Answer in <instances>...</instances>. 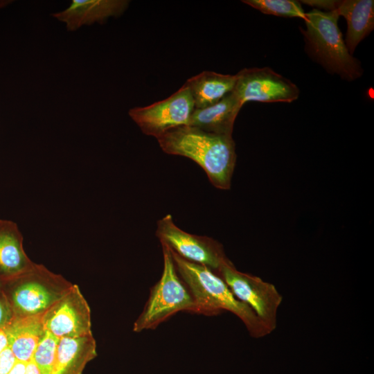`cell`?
<instances>
[{"mask_svg":"<svg viewBox=\"0 0 374 374\" xmlns=\"http://www.w3.org/2000/svg\"><path fill=\"white\" fill-rule=\"evenodd\" d=\"M157 139L165 153L185 157L197 163L215 188H231L237 157L232 136L186 125L172 129Z\"/></svg>","mask_w":374,"mask_h":374,"instance_id":"cell-1","label":"cell"},{"mask_svg":"<svg viewBox=\"0 0 374 374\" xmlns=\"http://www.w3.org/2000/svg\"><path fill=\"white\" fill-rule=\"evenodd\" d=\"M170 251L177 272L193 298L196 314L215 316L229 311L243 322L252 337L260 338L270 333L251 308L235 296L221 277L206 266L188 261Z\"/></svg>","mask_w":374,"mask_h":374,"instance_id":"cell-2","label":"cell"},{"mask_svg":"<svg viewBox=\"0 0 374 374\" xmlns=\"http://www.w3.org/2000/svg\"><path fill=\"white\" fill-rule=\"evenodd\" d=\"M339 17L337 10L325 12L312 9L306 12V28H301L305 49L310 58L328 73L353 81L362 75L363 69L346 47L338 26Z\"/></svg>","mask_w":374,"mask_h":374,"instance_id":"cell-3","label":"cell"},{"mask_svg":"<svg viewBox=\"0 0 374 374\" xmlns=\"http://www.w3.org/2000/svg\"><path fill=\"white\" fill-rule=\"evenodd\" d=\"M73 284L61 275L35 263L28 271L1 281V290L15 317L43 314L58 301Z\"/></svg>","mask_w":374,"mask_h":374,"instance_id":"cell-4","label":"cell"},{"mask_svg":"<svg viewBox=\"0 0 374 374\" xmlns=\"http://www.w3.org/2000/svg\"><path fill=\"white\" fill-rule=\"evenodd\" d=\"M161 244L163 256L162 274L151 287L143 310L134 323L135 332L154 330L179 312L196 314L193 298L177 272L169 247Z\"/></svg>","mask_w":374,"mask_h":374,"instance_id":"cell-5","label":"cell"},{"mask_svg":"<svg viewBox=\"0 0 374 374\" xmlns=\"http://www.w3.org/2000/svg\"><path fill=\"white\" fill-rule=\"evenodd\" d=\"M218 276L238 299L251 308L270 333L276 328L283 297L273 284L237 270L231 262L222 267Z\"/></svg>","mask_w":374,"mask_h":374,"instance_id":"cell-6","label":"cell"},{"mask_svg":"<svg viewBox=\"0 0 374 374\" xmlns=\"http://www.w3.org/2000/svg\"><path fill=\"white\" fill-rule=\"evenodd\" d=\"M156 235L161 244L181 258L206 266L217 275L223 265L231 262L220 242L208 236L184 231L175 224L171 215L157 222Z\"/></svg>","mask_w":374,"mask_h":374,"instance_id":"cell-7","label":"cell"},{"mask_svg":"<svg viewBox=\"0 0 374 374\" xmlns=\"http://www.w3.org/2000/svg\"><path fill=\"white\" fill-rule=\"evenodd\" d=\"M195 109L193 98L184 84L164 100L131 109L129 116L143 133L157 139L172 129L188 125Z\"/></svg>","mask_w":374,"mask_h":374,"instance_id":"cell-8","label":"cell"},{"mask_svg":"<svg viewBox=\"0 0 374 374\" xmlns=\"http://www.w3.org/2000/svg\"><path fill=\"white\" fill-rule=\"evenodd\" d=\"M233 91L240 103H292L300 94L299 87L269 67L244 68L237 74Z\"/></svg>","mask_w":374,"mask_h":374,"instance_id":"cell-9","label":"cell"},{"mask_svg":"<svg viewBox=\"0 0 374 374\" xmlns=\"http://www.w3.org/2000/svg\"><path fill=\"white\" fill-rule=\"evenodd\" d=\"M46 330L61 338H73L92 334L89 306L76 285L42 314Z\"/></svg>","mask_w":374,"mask_h":374,"instance_id":"cell-10","label":"cell"},{"mask_svg":"<svg viewBox=\"0 0 374 374\" xmlns=\"http://www.w3.org/2000/svg\"><path fill=\"white\" fill-rule=\"evenodd\" d=\"M129 3L125 0H73L67 8L53 16L64 22L69 30L73 31L82 26L121 15Z\"/></svg>","mask_w":374,"mask_h":374,"instance_id":"cell-11","label":"cell"},{"mask_svg":"<svg viewBox=\"0 0 374 374\" xmlns=\"http://www.w3.org/2000/svg\"><path fill=\"white\" fill-rule=\"evenodd\" d=\"M242 106L232 91L211 106L195 109L188 125L215 134L232 136L235 120Z\"/></svg>","mask_w":374,"mask_h":374,"instance_id":"cell-12","label":"cell"},{"mask_svg":"<svg viewBox=\"0 0 374 374\" xmlns=\"http://www.w3.org/2000/svg\"><path fill=\"white\" fill-rule=\"evenodd\" d=\"M35 265L23 247V235L17 224L0 220V280L17 276Z\"/></svg>","mask_w":374,"mask_h":374,"instance_id":"cell-13","label":"cell"},{"mask_svg":"<svg viewBox=\"0 0 374 374\" xmlns=\"http://www.w3.org/2000/svg\"><path fill=\"white\" fill-rule=\"evenodd\" d=\"M97 356L93 334L61 338L52 374H82L87 364Z\"/></svg>","mask_w":374,"mask_h":374,"instance_id":"cell-14","label":"cell"},{"mask_svg":"<svg viewBox=\"0 0 374 374\" xmlns=\"http://www.w3.org/2000/svg\"><path fill=\"white\" fill-rule=\"evenodd\" d=\"M3 329L7 335L8 346L17 361L30 362L44 332L42 314L14 316Z\"/></svg>","mask_w":374,"mask_h":374,"instance_id":"cell-15","label":"cell"},{"mask_svg":"<svg viewBox=\"0 0 374 374\" xmlns=\"http://www.w3.org/2000/svg\"><path fill=\"white\" fill-rule=\"evenodd\" d=\"M347 22L345 44L353 55L357 45L374 28L373 0H344L337 9Z\"/></svg>","mask_w":374,"mask_h":374,"instance_id":"cell-16","label":"cell"},{"mask_svg":"<svg viewBox=\"0 0 374 374\" xmlns=\"http://www.w3.org/2000/svg\"><path fill=\"white\" fill-rule=\"evenodd\" d=\"M236 80V74L204 71L188 79L185 84L190 90L195 109H202L217 103L232 91Z\"/></svg>","mask_w":374,"mask_h":374,"instance_id":"cell-17","label":"cell"},{"mask_svg":"<svg viewBox=\"0 0 374 374\" xmlns=\"http://www.w3.org/2000/svg\"><path fill=\"white\" fill-rule=\"evenodd\" d=\"M242 2L266 15L299 17L306 20V12H304L301 3L297 1L244 0Z\"/></svg>","mask_w":374,"mask_h":374,"instance_id":"cell-18","label":"cell"},{"mask_svg":"<svg viewBox=\"0 0 374 374\" xmlns=\"http://www.w3.org/2000/svg\"><path fill=\"white\" fill-rule=\"evenodd\" d=\"M59 341V338L44 330L31 359L41 374H52Z\"/></svg>","mask_w":374,"mask_h":374,"instance_id":"cell-19","label":"cell"},{"mask_svg":"<svg viewBox=\"0 0 374 374\" xmlns=\"http://www.w3.org/2000/svg\"><path fill=\"white\" fill-rule=\"evenodd\" d=\"M14 316L8 301L0 289V329L4 328L11 321Z\"/></svg>","mask_w":374,"mask_h":374,"instance_id":"cell-20","label":"cell"},{"mask_svg":"<svg viewBox=\"0 0 374 374\" xmlns=\"http://www.w3.org/2000/svg\"><path fill=\"white\" fill-rule=\"evenodd\" d=\"M17 359L8 346L0 354V374H9Z\"/></svg>","mask_w":374,"mask_h":374,"instance_id":"cell-21","label":"cell"},{"mask_svg":"<svg viewBox=\"0 0 374 374\" xmlns=\"http://www.w3.org/2000/svg\"><path fill=\"white\" fill-rule=\"evenodd\" d=\"M341 1L334 0H303V2L319 10H324L325 12L336 10ZM323 11V10H322Z\"/></svg>","mask_w":374,"mask_h":374,"instance_id":"cell-22","label":"cell"},{"mask_svg":"<svg viewBox=\"0 0 374 374\" xmlns=\"http://www.w3.org/2000/svg\"><path fill=\"white\" fill-rule=\"evenodd\" d=\"M26 363L17 361L9 374H25Z\"/></svg>","mask_w":374,"mask_h":374,"instance_id":"cell-23","label":"cell"},{"mask_svg":"<svg viewBox=\"0 0 374 374\" xmlns=\"http://www.w3.org/2000/svg\"><path fill=\"white\" fill-rule=\"evenodd\" d=\"M8 346L7 335L3 328L0 329V354Z\"/></svg>","mask_w":374,"mask_h":374,"instance_id":"cell-24","label":"cell"},{"mask_svg":"<svg viewBox=\"0 0 374 374\" xmlns=\"http://www.w3.org/2000/svg\"><path fill=\"white\" fill-rule=\"evenodd\" d=\"M25 374H41L35 363L30 360L26 363Z\"/></svg>","mask_w":374,"mask_h":374,"instance_id":"cell-25","label":"cell"},{"mask_svg":"<svg viewBox=\"0 0 374 374\" xmlns=\"http://www.w3.org/2000/svg\"><path fill=\"white\" fill-rule=\"evenodd\" d=\"M1 281L0 280V289H1Z\"/></svg>","mask_w":374,"mask_h":374,"instance_id":"cell-26","label":"cell"}]
</instances>
